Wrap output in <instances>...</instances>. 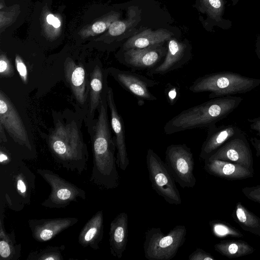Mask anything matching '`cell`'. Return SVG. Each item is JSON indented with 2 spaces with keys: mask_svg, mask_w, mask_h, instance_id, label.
Here are the masks:
<instances>
[{
  "mask_svg": "<svg viewBox=\"0 0 260 260\" xmlns=\"http://www.w3.org/2000/svg\"><path fill=\"white\" fill-rule=\"evenodd\" d=\"M0 259L18 260L21 257V244L18 243L14 231L7 233L4 225V203L0 202Z\"/></svg>",
  "mask_w": 260,
  "mask_h": 260,
  "instance_id": "cell-22",
  "label": "cell"
},
{
  "mask_svg": "<svg viewBox=\"0 0 260 260\" xmlns=\"http://www.w3.org/2000/svg\"><path fill=\"white\" fill-rule=\"evenodd\" d=\"M244 133L240 128L233 124L210 125L208 127L207 137L201 147L200 158L207 159L229 140Z\"/></svg>",
  "mask_w": 260,
  "mask_h": 260,
  "instance_id": "cell-17",
  "label": "cell"
},
{
  "mask_svg": "<svg viewBox=\"0 0 260 260\" xmlns=\"http://www.w3.org/2000/svg\"><path fill=\"white\" fill-rule=\"evenodd\" d=\"M64 73L77 101L80 104H85L88 96V87L86 71L83 66L72 60H67L64 64Z\"/></svg>",
  "mask_w": 260,
  "mask_h": 260,
  "instance_id": "cell-19",
  "label": "cell"
},
{
  "mask_svg": "<svg viewBox=\"0 0 260 260\" xmlns=\"http://www.w3.org/2000/svg\"><path fill=\"white\" fill-rule=\"evenodd\" d=\"M255 53L260 60V35L258 34L256 36L255 41Z\"/></svg>",
  "mask_w": 260,
  "mask_h": 260,
  "instance_id": "cell-40",
  "label": "cell"
},
{
  "mask_svg": "<svg viewBox=\"0 0 260 260\" xmlns=\"http://www.w3.org/2000/svg\"><path fill=\"white\" fill-rule=\"evenodd\" d=\"M249 141L255 149L256 155L260 157V139L256 137H251L249 138Z\"/></svg>",
  "mask_w": 260,
  "mask_h": 260,
  "instance_id": "cell-39",
  "label": "cell"
},
{
  "mask_svg": "<svg viewBox=\"0 0 260 260\" xmlns=\"http://www.w3.org/2000/svg\"><path fill=\"white\" fill-rule=\"evenodd\" d=\"M38 174L50 185L51 191L41 206L49 208H63L72 202L86 199L85 191L67 181L53 171L38 168Z\"/></svg>",
  "mask_w": 260,
  "mask_h": 260,
  "instance_id": "cell-7",
  "label": "cell"
},
{
  "mask_svg": "<svg viewBox=\"0 0 260 260\" xmlns=\"http://www.w3.org/2000/svg\"><path fill=\"white\" fill-rule=\"evenodd\" d=\"M259 85L260 79L231 72H220L198 78L189 86V90L193 93L208 92L209 98L213 99L246 93Z\"/></svg>",
  "mask_w": 260,
  "mask_h": 260,
  "instance_id": "cell-5",
  "label": "cell"
},
{
  "mask_svg": "<svg viewBox=\"0 0 260 260\" xmlns=\"http://www.w3.org/2000/svg\"><path fill=\"white\" fill-rule=\"evenodd\" d=\"M35 181L36 175L21 159L1 167V201L9 209L21 211L30 204Z\"/></svg>",
  "mask_w": 260,
  "mask_h": 260,
  "instance_id": "cell-4",
  "label": "cell"
},
{
  "mask_svg": "<svg viewBox=\"0 0 260 260\" xmlns=\"http://www.w3.org/2000/svg\"><path fill=\"white\" fill-rule=\"evenodd\" d=\"M189 260H215V258L209 253L200 248L191 253L188 256Z\"/></svg>",
  "mask_w": 260,
  "mask_h": 260,
  "instance_id": "cell-34",
  "label": "cell"
},
{
  "mask_svg": "<svg viewBox=\"0 0 260 260\" xmlns=\"http://www.w3.org/2000/svg\"><path fill=\"white\" fill-rule=\"evenodd\" d=\"M186 109L170 119L164 127L170 135L196 128L208 127L225 118L240 104L242 98L228 95L218 97Z\"/></svg>",
  "mask_w": 260,
  "mask_h": 260,
  "instance_id": "cell-2",
  "label": "cell"
},
{
  "mask_svg": "<svg viewBox=\"0 0 260 260\" xmlns=\"http://www.w3.org/2000/svg\"><path fill=\"white\" fill-rule=\"evenodd\" d=\"M52 25L55 28H58L60 26V22L57 18H56V17L55 18Z\"/></svg>",
  "mask_w": 260,
  "mask_h": 260,
  "instance_id": "cell-43",
  "label": "cell"
},
{
  "mask_svg": "<svg viewBox=\"0 0 260 260\" xmlns=\"http://www.w3.org/2000/svg\"><path fill=\"white\" fill-rule=\"evenodd\" d=\"M242 192L248 199L260 203V185L243 187Z\"/></svg>",
  "mask_w": 260,
  "mask_h": 260,
  "instance_id": "cell-31",
  "label": "cell"
},
{
  "mask_svg": "<svg viewBox=\"0 0 260 260\" xmlns=\"http://www.w3.org/2000/svg\"><path fill=\"white\" fill-rule=\"evenodd\" d=\"M4 127L0 124V141L1 143L7 142V139L4 131Z\"/></svg>",
  "mask_w": 260,
  "mask_h": 260,
  "instance_id": "cell-41",
  "label": "cell"
},
{
  "mask_svg": "<svg viewBox=\"0 0 260 260\" xmlns=\"http://www.w3.org/2000/svg\"><path fill=\"white\" fill-rule=\"evenodd\" d=\"M161 45L123 50L119 61L133 70H149L156 67L166 55L167 49Z\"/></svg>",
  "mask_w": 260,
  "mask_h": 260,
  "instance_id": "cell-13",
  "label": "cell"
},
{
  "mask_svg": "<svg viewBox=\"0 0 260 260\" xmlns=\"http://www.w3.org/2000/svg\"><path fill=\"white\" fill-rule=\"evenodd\" d=\"M206 159L230 161L254 172L252 153L245 133L229 140Z\"/></svg>",
  "mask_w": 260,
  "mask_h": 260,
  "instance_id": "cell-12",
  "label": "cell"
},
{
  "mask_svg": "<svg viewBox=\"0 0 260 260\" xmlns=\"http://www.w3.org/2000/svg\"><path fill=\"white\" fill-rule=\"evenodd\" d=\"M107 89L99 108V115L91 136L93 166L90 181L106 189L117 188L119 176L117 170L116 146L112 137L108 116Z\"/></svg>",
  "mask_w": 260,
  "mask_h": 260,
  "instance_id": "cell-1",
  "label": "cell"
},
{
  "mask_svg": "<svg viewBox=\"0 0 260 260\" xmlns=\"http://www.w3.org/2000/svg\"><path fill=\"white\" fill-rule=\"evenodd\" d=\"M65 246H47L43 248L31 251L28 254L26 260H63L62 253Z\"/></svg>",
  "mask_w": 260,
  "mask_h": 260,
  "instance_id": "cell-28",
  "label": "cell"
},
{
  "mask_svg": "<svg viewBox=\"0 0 260 260\" xmlns=\"http://www.w3.org/2000/svg\"><path fill=\"white\" fill-rule=\"evenodd\" d=\"M171 38V34L164 29L155 31L146 29L130 38L124 44L123 49L142 48L162 44L164 42L169 40Z\"/></svg>",
  "mask_w": 260,
  "mask_h": 260,
  "instance_id": "cell-24",
  "label": "cell"
},
{
  "mask_svg": "<svg viewBox=\"0 0 260 260\" xmlns=\"http://www.w3.org/2000/svg\"><path fill=\"white\" fill-rule=\"evenodd\" d=\"M107 28L106 24L103 21H98L94 23L92 26V30L97 34L103 32Z\"/></svg>",
  "mask_w": 260,
  "mask_h": 260,
  "instance_id": "cell-38",
  "label": "cell"
},
{
  "mask_svg": "<svg viewBox=\"0 0 260 260\" xmlns=\"http://www.w3.org/2000/svg\"><path fill=\"white\" fill-rule=\"evenodd\" d=\"M109 246L111 254L121 258L128 241V215L125 212L117 215L110 225Z\"/></svg>",
  "mask_w": 260,
  "mask_h": 260,
  "instance_id": "cell-20",
  "label": "cell"
},
{
  "mask_svg": "<svg viewBox=\"0 0 260 260\" xmlns=\"http://www.w3.org/2000/svg\"><path fill=\"white\" fill-rule=\"evenodd\" d=\"M106 98L110 112L111 125L114 134L116 146L117 166L121 170L125 171L129 165V160L126 147L124 125L116 108L112 88L108 86Z\"/></svg>",
  "mask_w": 260,
  "mask_h": 260,
  "instance_id": "cell-14",
  "label": "cell"
},
{
  "mask_svg": "<svg viewBox=\"0 0 260 260\" xmlns=\"http://www.w3.org/2000/svg\"><path fill=\"white\" fill-rule=\"evenodd\" d=\"M179 88L174 86L168 87L166 89L167 99L168 103L171 105H174L177 101L178 97Z\"/></svg>",
  "mask_w": 260,
  "mask_h": 260,
  "instance_id": "cell-35",
  "label": "cell"
},
{
  "mask_svg": "<svg viewBox=\"0 0 260 260\" xmlns=\"http://www.w3.org/2000/svg\"><path fill=\"white\" fill-rule=\"evenodd\" d=\"M48 145L56 162L63 168L79 175L87 170V146L74 121L57 123L49 136Z\"/></svg>",
  "mask_w": 260,
  "mask_h": 260,
  "instance_id": "cell-3",
  "label": "cell"
},
{
  "mask_svg": "<svg viewBox=\"0 0 260 260\" xmlns=\"http://www.w3.org/2000/svg\"><path fill=\"white\" fill-rule=\"evenodd\" d=\"M214 249L228 258H236L252 253L254 249L247 242L242 240H223L214 246Z\"/></svg>",
  "mask_w": 260,
  "mask_h": 260,
  "instance_id": "cell-27",
  "label": "cell"
},
{
  "mask_svg": "<svg viewBox=\"0 0 260 260\" xmlns=\"http://www.w3.org/2000/svg\"><path fill=\"white\" fill-rule=\"evenodd\" d=\"M107 71L123 89L138 99L149 101L157 100L149 88L158 84L159 82L134 72L113 67L108 68Z\"/></svg>",
  "mask_w": 260,
  "mask_h": 260,
  "instance_id": "cell-11",
  "label": "cell"
},
{
  "mask_svg": "<svg viewBox=\"0 0 260 260\" xmlns=\"http://www.w3.org/2000/svg\"><path fill=\"white\" fill-rule=\"evenodd\" d=\"M16 159H14L10 151L5 147L1 146L0 150V167L6 166Z\"/></svg>",
  "mask_w": 260,
  "mask_h": 260,
  "instance_id": "cell-36",
  "label": "cell"
},
{
  "mask_svg": "<svg viewBox=\"0 0 260 260\" xmlns=\"http://www.w3.org/2000/svg\"><path fill=\"white\" fill-rule=\"evenodd\" d=\"M55 17L52 14H49L47 16V21L50 24H52L55 19Z\"/></svg>",
  "mask_w": 260,
  "mask_h": 260,
  "instance_id": "cell-42",
  "label": "cell"
},
{
  "mask_svg": "<svg viewBox=\"0 0 260 260\" xmlns=\"http://www.w3.org/2000/svg\"><path fill=\"white\" fill-rule=\"evenodd\" d=\"M77 217L30 219L28 226L32 238L39 242L51 240L63 231L76 224Z\"/></svg>",
  "mask_w": 260,
  "mask_h": 260,
  "instance_id": "cell-15",
  "label": "cell"
},
{
  "mask_svg": "<svg viewBox=\"0 0 260 260\" xmlns=\"http://www.w3.org/2000/svg\"><path fill=\"white\" fill-rule=\"evenodd\" d=\"M0 124L15 143L24 150L25 159L36 158V153L18 111L10 99L0 91Z\"/></svg>",
  "mask_w": 260,
  "mask_h": 260,
  "instance_id": "cell-10",
  "label": "cell"
},
{
  "mask_svg": "<svg viewBox=\"0 0 260 260\" xmlns=\"http://www.w3.org/2000/svg\"><path fill=\"white\" fill-rule=\"evenodd\" d=\"M14 74L13 65L4 54L0 58V75L1 77H11Z\"/></svg>",
  "mask_w": 260,
  "mask_h": 260,
  "instance_id": "cell-30",
  "label": "cell"
},
{
  "mask_svg": "<svg viewBox=\"0 0 260 260\" xmlns=\"http://www.w3.org/2000/svg\"><path fill=\"white\" fill-rule=\"evenodd\" d=\"M165 162L174 180L182 188L194 186L196 179L193 173V155L186 144L168 146L165 152Z\"/></svg>",
  "mask_w": 260,
  "mask_h": 260,
  "instance_id": "cell-9",
  "label": "cell"
},
{
  "mask_svg": "<svg viewBox=\"0 0 260 260\" xmlns=\"http://www.w3.org/2000/svg\"><path fill=\"white\" fill-rule=\"evenodd\" d=\"M186 229L178 225L165 234L160 228H152L145 234L143 249L149 260H170L177 254L186 240Z\"/></svg>",
  "mask_w": 260,
  "mask_h": 260,
  "instance_id": "cell-6",
  "label": "cell"
},
{
  "mask_svg": "<svg viewBox=\"0 0 260 260\" xmlns=\"http://www.w3.org/2000/svg\"><path fill=\"white\" fill-rule=\"evenodd\" d=\"M15 63L16 69L22 82L27 84L28 82V71L27 67L22 59L18 55H16Z\"/></svg>",
  "mask_w": 260,
  "mask_h": 260,
  "instance_id": "cell-32",
  "label": "cell"
},
{
  "mask_svg": "<svg viewBox=\"0 0 260 260\" xmlns=\"http://www.w3.org/2000/svg\"><path fill=\"white\" fill-rule=\"evenodd\" d=\"M190 54L186 44L170 39L164 60L156 67L148 70L150 76L164 75L182 68L190 59Z\"/></svg>",
  "mask_w": 260,
  "mask_h": 260,
  "instance_id": "cell-16",
  "label": "cell"
},
{
  "mask_svg": "<svg viewBox=\"0 0 260 260\" xmlns=\"http://www.w3.org/2000/svg\"><path fill=\"white\" fill-rule=\"evenodd\" d=\"M146 165L153 190L169 204H181L180 192L166 163L150 148L147 151Z\"/></svg>",
  "mask_w": 260,
  "mask_h": 260,
  "instance_id": "cell-8",
  "label": "cell"
},
{
  "mask_svg": "<svg viewBox=\"0 0 260 260\" xmlns=\"http://www.w3.org/2000/svg\"><path fill=\"white\" fill-rule=\"evenodd\" d=\"M130 22L127 21H114L109 28V34L113 36L122 34L131 25Z\"/></svg>",
  "mask_w": 260,
  "mask_h": 260,
  "instance_id": "cell-33",
  "label": "cell"
},
{
  "mask_svg": "<svg viewBox=\"0 0 260 260\" xmlns=\"http://www.w3.org/2000/svg\"><path fill=\"white\" fill-rule=\"evenodd\" d=\"M250 128L254 131L256 135L260 137V116L254 118H248Z\"/></svg>",
  "mask_w": 260,
  "mask_h": 260,
  "instance_id": "cell-37",
  "label": "cell"
},
{
  "mask_svg": "<svg viewBox=\"0 0 260 260\" xmlns=\"http://www.w3.org/2000/svg\"><path fill=\"white\" fill-rule=\"evenodd\" d=\"M107 72L104 71L100 65H95L90 74L89 83V113L94 116L96 109H99L103 96L108 86L106 81Z\"/></svg>",
  "mask_w": 260,
  "mask_h": 260,
  "instance_id": "cell-23",
  "label": "cell"
},
{
  "mask_svg": "<svg viewBox=\"0 0 260 260\" xmlns=\"http://www.w3.org/2000/svg\"><path fill=\"white\" fill-rule=\"evenodd\" d=\"M203 10L214 25L223 29H229L232 22L224 18V14L228 6V0H200Z\"/></svg>",
  "mask_w": 260,
  "mask_h": 260,
  "instance_id": "cell-25",
  "label": "cell"
},
{
  "mask_svg": "<svg viewBox=\"0 0 260 260\" xmlns=\"http://www.w3.org/2000/svg\"><path fill=\"white\" fill-rule=\"evenodd\" d=\"M204 168L210 175L227 180H241L253 176V172L241 165L219 159H205Z\"/></svg>",
  "mask_w": 260,
  "mask_h": 260,
  "instance_id": "cell-18",
  "label": "cell"
},
{
  "mask_svg": "<svg viewBox=\"0 0 260 260\" xmlns=\"http://www.w3.org/2000/svg\"><path fill=\"white\" fill-rule=\"evenodd\" d=\"M209 224L213 233L216 237L242 238L244 236L238 229L224 221L212 220L209 222Z\"/></svg>",
  "mask_w": 260,
  "mask_h": 260,
  "instance_id": "cell-29",
  "label": "cell"
},
{
  "mask_svg": "<svg viewBox=\"0 0 260 260\" xmlns=\"http://www.w3.org/2000/svg\"><path fill=\"white\" fill-rule=\"evenodd\" d=\"M234 220L247 232L260 237V217L238 202L232 214Z\"/></svg>",
  "mask_w": 260,
  "mask_h": 260,
  "instance_id": "cell-26",
  "label": "cell"
},
{
  "mask_svg": "<svg viewBox=\"0 0 260 260\" xmlns=\"http://www.w3.org/2000/svg\"><path fill=\"white\" fill-rule=\"evenodd\" d=\"M104 235V215L102 210L97 211L85 224L78 236V243L84 248H100Z\"/></svg>",
  "mask_w": 260,
  "mask_h": 260,
  "instance_id": "cell-21",
  "label": "cell"
}]
</instances>
